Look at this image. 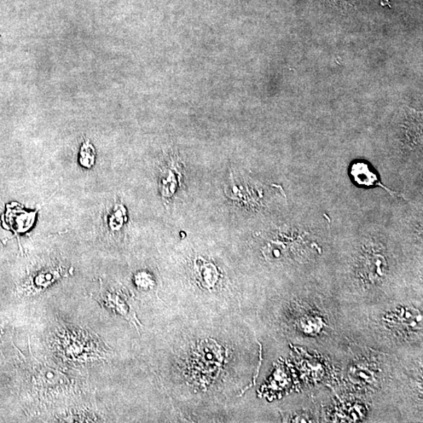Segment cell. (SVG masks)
Wrapping results in <instances>:
<instances>
[{"mask_svg": "<svg viewBox=\"0 0 423 423\" xmlns=\"http://www.w3.org/2000/svg\"><path fill=\"white\" fill-rule=\"evenodd\" d=\"M61 277V271L59 269L48 270L46 271L40 272L36 277H34V287L36 288L34 291L37 292H41L43 289L48 287L50 284L53 283L55 280L59 279Z\"/></svg>", "mask_w": 423, "mask_h": 423, "instance_id": "3957f363", "label": "cell"}, {"mask_svg": "<svg viewBox=\"0 0 423 423\" xmlns=\"http://www.w3.org/2000/svg\"><path fill=\"white\" fill-rule=\"evenodd\" d=\"M194 269L196 280L201 288L210 289L217 285L219 274L215 265L198 258L195 260Z\"/></svg>", "mask_w": 423, "mask_h": 423, "instance_id": "6da1fadb", "label": "cell"}, {"mask_svg": "<svg viewBox=\"0 0 423 423\" xmlns=\"http://www.w3.org/2000/svg\"><path fill=\"white\" fill-rule=\"evenodd\" d=\"M126 222V210L123 206H117L109 217L108 224L112 230H119Z\"/></svg>", "mask_w": 423, "mask_h": 423, "instance_id": "277c9868", "label": "cell"}, {"mask_svg": "<svg viewBox=\"0 0 423 423\" xmlns=\"http://www.w3.org/2000/svg\"><path fill=\"white\" fill-rule=\"evenodd\" d=\"M79 161L85 169H92L96 162V150L89 141H86L80 148Z\"/></svg>", "mask_w": 423, "mask_h": 423, "instance_id": "7a4b0ae2", "label": "cell"}, {"mask_svg": "<svg viewBox=\"0 0 423 423\" xmlns=\"http://www.w3.org/2000/svg\"><path fill=\"white\" fill-rule=\"evenodd\" d=\"M334 1H337L339 3H346L347 1H351V0H334Z\"/></svg>", "mask_w": 423, "mask_h": 423, "instance_id": "5b68a950", "label": "cell"}]
</instances>
